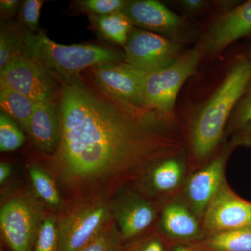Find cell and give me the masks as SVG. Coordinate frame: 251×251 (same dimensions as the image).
<instances>
[{
  "label": "cell",
  "mask_w": 251,
  "mask_h": 251,
  "mask_svg": "<svg viewBox=\"0 0 251 251\" xmlns=\"http://www.w3.org/2000/svg\"><path fill=\"white\" fill-rule=\"evenodd\" d=\"M56 174L69 189L87 191L140 180L150 167L184 152L175 120L126 103L80 77L63 82Z\"/></svg>",
  "instance_id": "1"
},
{
  "label": "cell",
  "mask_w": 251,
  "mask_h": 251,
  "mask_svg": "<svg viewBox=\"0 0 251 251\" xmlns=\"http://www.w3.org/2000/svg\"><path fill=\"white\" fill-rule=\"evenodd\" d=\"M251 80V61L248 57L239 58L215 92L195 111L188 129L190 156L195 163H204L215 152Z\"/></svg>",
  "instance_id": "2"
},
{
  "label": "cell",
  "mask_w": 251,
  "mask_h": 251,
  "mask_svg": "<svg viewBox=\"0 0 251 251\" xmlns=\"http://www.w3.org/2000/svg\"><path fill=\"white\" fill-rule=\"evenodd\" d=\"M25 54L40 64L63 82L79 77L81 72L109 63L125 62V53L90 44L63 45L43 32L23 34Z\"/></svg>",
  "instance_id": "3"
},
{
  "label": "cell",
  "mask_w": 251,
  "mask_h": 251,
  "mask_svg": "<svg viewBox=\"0 0 251 251\" xmlns=\"http://www.w3.org/2000/svg\"><path fill=\"white\" fill-rule=\"evenodd\" d=\"M201 59L198 48L182 54L169 67L147 74L142 95V108L175 120V101L182 86L194 74Z\"/></svg>",
  "instance_id": "4"
},
{
  "label": "cell",
  "mask_w": 251,
  "mask_h": 251,
  "mask_svg": "<svg viewBox=\"0 0 251 251\" xmlns=\"http://www.w3.org/2000/svg\"><path fill=\"white\" fill-rule=\"evenodd\" d=\"M43 211L33 198L17 196L0 211L3 237L13 251H30L43 221Z\"/></svg>",
  "instance_id": "5"
},
{
  "label": "cell",
  "mask_w": 251,
  "mask_h": 251,
  "mask_svg": "<svg viewBox=\"0 0 251 251\" xmlns=\"http://www.w3.org/2000/svg\"><path fill=\"white\" fill-rule=\"evenodd\" d=\"M125 49V62L145 74L169 67L182 55V44L133 26Z\"/></svg>",
  "instance_id": "6"
},
{
  "label": "cell",
  "mask_w": 251,
  "mask_h": 251,
  "mask_svg": "<svg viewBox=\"0 0 251 251\" xmlns=\"http://www.w3.org/2000/svg\"><path fill=\"white\" fill-rule=\"evenodd\" d=\"M0 87L16 91L36 103L54 102L56 92L52 75L25 54L0 71Z\"/></svg>",
  "instance_id": "7"
},
{
  "label": "cell",
  "mask_w": 251,
  "mask_h": 251,
  "mask_svg": "<svg viewBox=\"0 0 251 251\" xmlns=\"http://www.w3.org/2000/svg\"><path fill=\"white\" fill-rule=\"evenodd\" d=\"M122 12L133 25L181 44L193 34L191 26L184 18L155 0L128 1Z\"/></svg>",
  "instance_id": "8"
},
{
  "label": "cell",
  "mask_w": 251,
  "mask_h": 251,
  "mask_svg": "<svg viewBox=\"0 0 251 251\" xmlns=\"http://www.w3.org/2000/svg\"><path fill=\"white\" fill-rule=\"evenodd\" d=\"M110 206L97 202L79 208L58 225L59 251H80L94 240L111 219Z\"/></svg>",
  "instance_id": "9"
},
{
  "label": "cell",
  "mask_w": 251,
  "mask_h": 251,
  "mask_svg": "<svg viewBox=\"0 0 251 251\" xmlns=\"http://www.w3.org/2000/svg\"><path fill=\"white\" fill-rule=\"evenodd\" d=\"M234 149L230 144L186 180L182 198L198 219L202 221L204 213L219 191L225 179L227 157Z\"/></svg>",
  "instance_id": "10"
},
{
  "label": "cell",
  "mask_w": 251,
  "mask_h": 251,
  "mask_svg": "<svg viewBox=\"0 0 251 251\" xmlns=\"http://www.w3.org/2000/svg\"><path fill=\"white\" fill-rule=\"evenodd\" d=\"M251 35V0L220 15L198 46L203 57H214L236 41Z\"/></svg>",
  "instance_id": "11"
},
{
  "label": "cell",
  "mask_w": 251,
  "mask_h": 251,
  "mask_svg": "<svg viewBox=\"0 0 251 251\" xmlns=\"http://www.w3.org/2000/svg\"><path fill=\"white\" fill-rule=\"evenodd\" d=\"M206 233L251 227V202L239 197L225 179L202 220Z\"/></svg>",
  "instance_id": "12"
},
{
  "label": "cell",
  "mask_w": 251,
  "mask_h": 251,
  "mask_svg": "<svg viewBox=\"0 0 251 251\" xmlns=\"http://www.w3.org/2000/svg\"><path fill=\"white\" fill-rule=\"evenodd\" d=\"M96 83L122 101L142 108V95L147 74L125 62L91 68Z\"/></svg>",
  "instance_id": "13"
},
{
  "label": "cell",
  "mask_w": 251,
  "mask_h": 251,
  "mask_svg": "<svg viewBox=\"0 0 251 251\" xmlns=\"http://www.w3.org/2000/svg\"><path fill=\"white\" fill-rule=\"evenodd\" d=\"M122 239H132L146 232L158 219L156 206L133 191L120 193L110 205Z\"/></svg>",
  "instance_id": "14"
},
{
  "label": "cell",
  "mask_w": 251,
  "mask_h": 251,
  "mask_svg": "<svg viewBox=\"0 0 251 251\" xmlns=\"http://www.w3.org/2000/svg\"><path fill=\"white\" fill-rule=\"evenodd\" d=\"M161 234L171 244H197L206 233L201 221L181 196L168 198L159 218Z\"/></svg>",
  "instance_id": "15"
},
{
  "label": "cell",
  "mask_w": 251,
  "mask_h": 251,
  "mask_svg": "<svg viewBox=\"0 0 251 251\" xmlns=\"http://www.w3.org/2000/svg\"><path fill=\"white\" fill-rule=\"evenodd\" d=\"M184 152L157 162L140 179L150 194L173 197L182 190L188 176Z\"/></svg>",
  "instance_id": "16"
},
{
  "label": "cell",
  "mask_w": 251,
  "mask_h": 251,
  "mask_svg": "<svg viewBox=\"0 0 251 251\" xmlns=\"http://www.w3.org/2000/svg\"><path fill=\"white\" fill-rule=\"evenodd\" d=\"M27 133L39 150L54 154L61 139L60 114L54 102L35 104Z\"/></svg>",
  "instance_id": "17"
},
{
  "label": "cell",
  "mask_w": 251,
  "mask_h": 251,
  "mask_svg": "<svg viewBox=\"0 0 251 251\" xmlns=\"http://www.w3.org/2000/svg\"><path fill=\"white\" fill-rule=\"evenodd\" d=\"M196 244L208 251H251V227L207 234Z\"/></svg>",
  "instance_id": "18"
},
{
  "label": "cell",
  "mask_w": 251,
  "mask_h": 251,
  "mask_svg": "<svg viewBox=\"0 0 251 251\" xmlns=\"http://www.w3.org/2000/svg\"><path fill=\"white\" fill-rule=\"evenodd\" d=\"M89 18L100 35L107 40L125 47L133 25L124 13L101 16H89Z\"/></svg>",
  "instance_id": "19"
},
{
  "label": "cell",
  "mask_w": 251,
  "mask_h": 251,
  "mask_svg": "<svg viewBox=\"0 0 251 251\" xmlns=\"http://www.w3.org/2000/svg\"><path fill=\"white\" fill-rule=\"evenodd\" d=\"M36 102L29 97L6 87H0V105L3 112L17 121L21 128L28 131L29 122Z\"/></svg>",
  "instance_id": "20"
},
{
  "label": "cell",
  "mask_w": 251,
  "mask_h": 251,
  "mask_svg": "<svg viewBox=\"0 0 251 251\" xmlns=\"http://www.w3.org/2000/svg\"><path fill=\"white\" fill-rule=\"evenodd\" d=\"M29 173L37 196L49 205L58 206L61 203L60 195L52 177L36 166H31Z\"/></svg>",
  "instance_id": "21"
},
{
  "label": "cell",
  "mask_w": 251,
  "mask_h": 251,
  "mask_svg": "<svg viewBox=\"0 0 251 251\" xmlns=\"http://www.w3.org/2000/svg\"><path fill=\"white\" fill-rule=\"evenodd\" d=\"M25 54L23 35L1 26L0 34V71Z\"/></svg>",
  "instance_id": "22"
},
{
  "label": "cell",
  "mask_w": 251,
  "mask_h": 251,
  "mask_svg": "<svg viewBox=\"0 0 251 251\" xmlns=\"http://www.w3.org/2000/svg\"><path fill=\"white\" fill-rule=\"evenodd\" d=\"M25 137L18 128L16 122L6 115L1 112L0 115V150L11 151L22 146Z\"/></svg>",
  "instance_id": "23"
},
{
  "label": "cell",
  "mask_w": 251,
  "mask_h": 251,
  "mask_svg": "<svg viewBox=\"0 0 251 251\" xmlns=\"http://www.w3.org/2000/svg\"><path fill=\"white\" fill-rule=\"evenodd\" d=\"M251 122V80L232 112L226 127V134H233Z\"/></svg>",
  "instance_id": "24"
},
{
  "label": "cell",
  "mask_w": 251,
  "mask_h": 251,
  "mask_svg": "<svg viewBox=\"0 0 251 251\" xmlns=\"http://www.w3.org/2000/svg\"><path fill=\"white\" fill-rule=\"evenodd\" d=\"M34 245V251H59L58 226L53 216L44 219Z\"/></svg>",
  "instance_id": "25"
},
{
  "label": "cell",
  "mask_w": 251,
  "mask_h": 251,
  "mask_svg": "<svg viewBox=\"0 0 251 251\" xmlns=\"http://www.w3.org/2000/svg\"><path fill=\"white\" fill-rule=\"evenodd\" d=\"M127 1L125 0H82L77 1L79 9L89 16H101L122 12Z\"/></svg>",
  "instance_id": "26"
},
{
  "label": "cell",
  "mask_w": 251,
  "mask_h": 251,
  "mask_svg": "<svg viewBox=\"0 0 251 251\" xmlns=\"http://www.w3.org/2000/svg\"><path fill=\"white\" fill-rule=\"evenodd\" d=\"M122 237L115 227L105 229L80 251H124Z\"/></svg>",
  "instance_id": "27"
},
{
  "label": "cell",
  "mask_w": 251,
  "mask_h": 251,
  "mask_svg": "<svg viewBox=\"0 0 251 251\" xmlns=\"http://www.w3.org/2000/svg\"><path fill=\"white\" fill-rule=\"evenodd\" d=\"M124 251H170V247L161 233H154L135 239Z\"/></svg>",
  "instance_id": "28"
},
{
  "label": "cell",
  "mask_w": 251,
  "mask_h": 251,
  "mask_svg": "<svg viewBox=\"0 0 251 251\" xmlns=\"http://www.w3.org/2000/svg\"><path fill=\"white\" fill-rule=\"evenodd\" d=\"M44 1L26 0L21 7V18L25 25L31 32L36 31L39 27V17Z\"/></svg>",
  "instance_id": "29"
},
{
  "label": "cell",
  "mask_w": 251,
  "mask_h": 251,
  "mask_svg": "<svg viewBox=\"0 0 251 251\" xmlns=\"http://www.w3.org/2000/svg\"><path fill=\"white\" fill-rule=\"evenodd\" d=\"M229 144L234 148L239 146L251 148V122L232 134Z\"/></svg>",
  "instance_id": "30"
},
{
  "label": "cell",
  "mask_w": 251,
  "mask_h": 251,
  "mask_svg": "<svg viewBox=\"0 0 251 251\" xmlns=\"http://www.w3.org/2000/svg\"><path fill=\"white\" fill-rule=\"evenodd\" d=\"M180 4L183 9L189 14H196L205 9L209 5V1L206 0H182Z\"/></svg>",
  "instance_id": "31"
},
{
  "label": "cell",
  "mask_w": 251,
  "mask_h": 251,
  "mask_svg": "<svg viewBox=\"0 0 251 251\" xmlns=\"http://www.w3.org/2000/svg\"><path fill=\"white\" fill-rule=\"evenodd\" d=\"M19 1L18 0H1L0 1V9L1 14L11 16L14 14L17 9Z\"/></svg>",
  "instance_id": "32"
},
{
  "label": "cell",
  "mask_w": 251,
  "mask_h": 251,
  "mask_svg": "<svg viewBox=\"0 0 251 251\" xmlns=\"http://www.w3.org/2000/svg\"><path fill=\"white\" fill-rule=\"evenodd\" d=\"M170 251H208L196 244H171Z\"/></svg>",
  "instance_id": "33"
},
{
  "label": "cell",
  "mask_w": 251,
  "mask_h": 251,
  "mask_svg": "<svg viewBox=\"0 0 251 251\" xmlns=\"http://www.w3.org/2000/svg\"><path fill=\"white\" fill-rule=\"evenodd\" d=\"M11 173V167L9 163H1L0 164V184H4L5 181L9 177Z\"/></svg>",
  "instance_id": "34"
},
{
  "label": "cell",
  "mask_w": 251,
  "mask_h": 251,
  "mask_svg": "<svg viewBox=\"0 0 251 251\" xmlns=\"http://www.w3.org/2000/svg\"><path fill=\"white\" fill-rule=\"evenodd\" d=\"M247 57L251 62V47L250 48V50H249V55H248Z\"/></svg>",
  "instance_id": "35"
},
{
  "label": "cell",
  "mask_w": 251,
  "mask_h": 251,
  "mask_svg": "<svg viewBox=\"0 0 251 251\" xmlns=\"http://www.w3.org/2000/svg\"><path fill=\"white\" fill-rule=\"evenodd\" d=\"M1 251H3L2 250H1Z\"/></svg>",
  "instance_id": "36"
}]
</instances>
